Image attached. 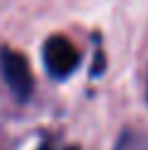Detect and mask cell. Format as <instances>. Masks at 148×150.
Segmentation results:
<instances>
[{"label":"cell","mask_w":148,"mask_h":150,"mask_svg":"<svg viewBox=\"0 0 148 150\" xmlns=\"http://www.w3.org/2000/svg\"><path fill=\"white\" fill-rule=\"evenodd\" d=\"M0 74H3L8 89L12 91V96L17 101H27L35 89L32 69H30L27 57L12 47H0Z\"/></svg>","instance_id":"1"},{"label":"cell","mask_w":148,"mask_h":150,"mask_svg":"<svg viewBox=\"0 0 148 150\" xmlns=\"http://www.w3.org/2000/svg\"><path fill=\"white\" fill-rule=\"evenodd\" d=\"M42 59L49 71V76L54 79H67L69 74L77 71L79 67V49L72 45L67 37L52 35L42 47Z\"/></svg>","instance_id":"2"},{"label":"cell","mask_w":148,"mask_h":150,"mask_svg":"<svg viewBox=\"0 0 148 150\" xmlns=\"http://www.w3.org/2000/svg\"><path fill=\"white\" fill-rule=\"evenodd\" d=\"M114 150H148V135L138 133V130H133V128H126L119 135Z\"/></svg>","instance_id":"3"}]
</instances>
